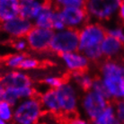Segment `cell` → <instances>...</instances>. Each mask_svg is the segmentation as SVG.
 <instances>
[{"label":"cell","mask_w":124,"mask_h":124,"mask_svg":"<svg viewBox=\"0 0 124 124\" xmlns=\"http://www.w3.org/2000/svg\"><path fill=\"white\" fill-rule=\"evenodd\" d=\"M79 35L78 30L67 28L61 31L54 32L50 45V50L59 56L66 53L78 50Z\"/></svg>","instance_id":"277c9868"},{"label":"cell","mask_w":124,"mask_h":124,"mask_svg":"<svg viewBox=\"0 0 124 124\" xmlns=\"http://www.w3.org/2000/svg\"><path fill=\"white\" fill-rule=\"evenodd\" d=\"M70 124H91L90 121L85 117L76 116L70 120Z\"/></svg>","instance_id":"1f68e13d"},{"label":"cell","mask_w":124,"mask_h":124,"mask_svg":"<svg viewBox=\"0 0 124 124\" xmlns=\"http://www.w3.org/2000/svg\"><path fill=\"white\" fill-rule=\"evenodd\" d=\"M114 107L117 118L121 124H124V100H120L115 102Z\"/></svg>","instance_id":"4dcf8cb0"},{"label":"cell","mask_w":124,"mask_h":124,"mask_svg":"<svg viewBox=\"0 0 124 124\" xmlns=\"http://www.w3.org/2000/svg\"><path fill=\"white\" fill-rule=\"evenodd\" d=\"M20 16V0H0V23Z\"/></svg>","instance_id":"2e32d148"},{"label":"cell","mask_w":124,"mask_h":124,"mask_svg":"<svg viewBox=\"0 0 124 124\" xmlns=\"http://www.w3.org/2000/svg\"><path fill=\"white\" fill-rule=\"evenodd\" d=\"M85 2L84 0H57L54 3V6L57 8H72V7H78V8H85Z\"/></svg>","instance_id":"7402d4cb"},{"label":"cell","mask_w":124,"mask_h":124,"mask_svg":"<svg viewBox=\"0 0 124 124\" xmlns=\"http://www.w3.org/2000/svg\"><path fill=\"white\" fill-rule=\"evenodd\" d=\"M0 79H1V77H0Z\"/></svg>","instance_id":"f35d334b"},{"label":"cell","mask_w":124,"mask_h":124,"mask_svg":"<svg viewBox=\"0 0 124 124\" xmlns=\"http://www.w3.org/2000/svg\"><path fill=\"white\" fill-rule=\"evenodd\" d=\"M121 100H124V79H123V85H122V91H121Z\"/></svg>","instance_id":"e575fe53"},{"label":"cell","mask_w":124,"mask_h":124,"mask_svg":"<svg viewBox=\"0 0 124 124\" xmlns=\"http://www.w3.org/2000/svg\"><path fill=\"white\" fill-rule=\"evenodd\" d=\"M0 124H8V123H7V122H6L4 120H2V119L0 118Z\"/></svg>","instance_id":"d590c367"},{"label":"cell","mask_w":124,"mask_h":124,"mask_svg":"<svg viewBox=\"0 0 124 124\" xmlns=\"http://www.w3.org/2000/svg\"><path fill=\"white\" fill-rule=\"evenodd\" d=\"M91 90L97 93H100L101 95H102L103 97H105L106 99L109 100L111 102V99H110V96H109V93L106 90L104 85L102 83V79L99 78H94V80L93 82V85H92V88Z\"/></svg>","instance_id":"cb8c5ba5"},{"label":"cell","mask_w":124,"mask_h":124,"mask_svg":"<svg viewBox=\"0 0 124 124\" xmlns=\"http://www.w3.org/2000/svg\"><path fill=\"white\" fill-rule=\"evenodd\" d=\"M117 15H118L119 18H120V20H121V22L124 23V0L123 1H121Z\"/></svg>","instance_id":"d6a6232c"},{"label":"cell","mask_w":124,"mask_h":124,"mask_svg":"<svg viewBox=\"0 0 124 124\" xmlns=\"http://www.w3.org/2000/svg\"><path fill=\"white\" fill-rule=\"evenodd\" d=\"M72 83L81 90L87 92L91 90L94 78L88 72H73L70 75Z\"/></svg>","instance_id":"ac0fdd59"},{"label":"cell","mask_w":124,"mask_h":124,"mask_svg":"<svg viewBox=\"0 0 124 124\" xmlns=\"http://www.w3.org/2000/svg\"><path fill=\"white\" fill-rule=\"evenodd\" d=\"M33 27V23L31 21L18 16L16 18L10 20L8 22L1 23V30L9 37L14 39H21L25 38Z\"/></svg>","instance_id":"30bf717a"},{"label":"cell","mask_w":124,"mask_h":124,"mask_svg":"<svg viewBox=\"0 0 124 124\" xmlns=\"http://www.w3.org/2000/svg\"><path fill=\"white\" fill-rule=\"evenodd\" d=\"M65 29H67V26H66L65 23L63 22V20L60 17V16H59V9L57 8L56 16H55V18H54V21H53L52 23V31L54 32H57V31H63Z\"/></svg>","instance_id":"f1b7e54d"},{"label":"cell","mask_w":124,"mask_h":124,"mask_svg":"<svg viewBox=\"0 0 124 124\" xmlns=\"http://www.w3.org/2000/svg\"><path fill=\"white\" fill-rule=\"evenodd\" d=\"M54 31L49 29H43L33 26L25 37L28 47L34 51H44L50 49Z\"/></svg>","instance_id":"ba28073f"},{"label":"cell","mask_w":124,"mask_h":124,"mask_svg":"<svg viewBox=\"0 0 124 124\" xmlns=\"http://www.w3.org/2000/svg\"><path fill=\"white\" fill-rule=\"evenodd\" d=\"M79 46L78 51L84 52L85 50L100 46L106 37V28L99 23L88 22L78 30Z\"/></svg>","instance_id":"3957f363"},{"label":"cell","mask_w":124,"mask_h":124,"mask_svg":"<svg viewBox=\"0 0 124 124\" xmlns=\"http://www.w3.org/2000/svg\"><path fill=\"white\" fill-rule=\"evenodd\" d=\"M63 83L64 81L61 78L55 76H47L43 78V84L48 87V89L56 90Z\"/></svg>","instance_id":"484cf974"},{"label":"cell","mask_w":124,"mask_h":124,"mask_svg":"<svg viewBox=\"0 0 124 124\" xmlns=\"http://www.w3.org/2000/svg\"><path fill=\"white\" fill-rule=\"evenodd\" d=\"M13 48L17 53H23V51L27 50V48H29V47L26 39L21 38V39H16V40H14Z\"/></svg>","instance_id":"f546056e"},{"label":"cell","mask_w":124,"mask_h":124,"mask_svg":"<svg viewBox=\"0 0 124 124\" xmlns=\"http://www.w3.org/2000/svg\"><path fill=\"white\" fill-rule=\"evenodd\" d=\"M110 101L92 90L85 92L80 100V107L85 118L90 121L94 119L108 106Z\"/></svg>","instance_id":"52a82bcc"},{"label":"cell","mask_w":124,"mask_h":124,"mask_svg":"<svg viewBox=\"0 0 124 124\" xmlns=\"http://www.w3.org/2000/svg\"><path fill=\"white\" fill-rule=\"evenodd\" d=\"M1 58H2V57H1V54H0V59H1Z\"/></svg>","instance_id":"74e56055"},{"label":"cell","mask_w":124,"mask_h":124,"mask_svg":"<svg viewBox=\"0 0 124 124\" xmlns=\"http://www.w3.org/2000/svg\"><path fill=\"white\" fill-rule=\"evenodd\" d=\"M57 7L52 3L46 2L42 11L37 16V18L34 20L32 23L33 26L39 28L49 29L52 30V23L56 16Z\"/></svg>","instance_id":"5bb4252c"},{"label":"cell","mask_w":124,"mask_h":124,"mask_svg":"<svg viewBox=\"0 0 124 124\" xmlns=\"http://www.w3.org/2000/svg\"><path fill=\"white\" fill-rule=\"evenodd\" d=\"M100 78L108 92L111 101L121 100L124 79V63L116 59H106L100 65Z\"/></svg>","instance_id":"6da1fadb"},{"label":"cell","mask_w":124,"mask_h":124,"mask_svg":"<svg viewBox=\"0 0 124 124\" xmlns=\"http://www.w3.org/2000/svg\"><path fill=\"white\" fill-rule=\"evenodd\" d=\"M39 64H40V62L37 59L31 58V57H25V59L22 62L19 69L24 72L31 71V70L36 69L39 67Z\"/></svg>","instance_id":"d4e9b609"},{"label":"cell","mask_w":124,"mask_h":124,"mask_svg":"<svg viewBox=\"0 0 124 124\" xmlns=\"http://www.w3.org/2000/svg\"><path fill=\"white\" fill-rule=\"evenodd\" d=\"M5 91H6V86L0 80V102H2L4 100V94H5Z\"/></svg>","instance_id":"836d02e7"},{"label":"cell","mask_w":124,"mask_h":124,"mask_svg":"<svg viewBox=\"0 0 124 124\" xmlns=\"http://www.w3.org/2000/svg\"><path fill=\"white\" fill-rule=\"evenodd\" d=\"M1 82L6 87H23L33 86V83L29 75L20 69L10 70L1 78Z\"/></svg>","instance_id":"7c38bea8"},{"label":"cell","mask_w":124,"mask_h":124,"mask_svg":"<svg viewBox=\"0 0 124 124\" xmlns=\"http://www.w3.org/2000/svg\"><path fill=\"white\" fill-rule=\"evenodd\" d=\"M60 112L66 114H71L78 111L80 104L78 87L72 82H65L56 89Z\"/></svg>","instance_id":"8992f818"},{"label":"cell","mask_w":124,"mask_h":124,"mask_svg":"<svg viewBox=\"0 0 124 124\" xmlns=\"http://www.w3.org/2000/svg\"><path fill=\"white\" fill-rule=\"evenodd\" d=\"M8 124H16V123H14V122H11V123H8Z\"/></svg>","instance_id":"8d00e7d4"},{"label":"cell","mask_w":124,"mask_h":124,"mask_svg":"<svg viewBox=\"0 0 124 124\" xmlns=\"http://www.w3.org/2000/svg\"><path fill=\"white\" fill-rule=\"evenodd\" d=\"M39 99H40V102L41 103L44 112H51V113H55V114L61 112L59 100L57 97L56 90L47 89L43 93H40Z\"/></svg>","instance_id":"e0dca14e"},{"label":"cell","mask_w":124,"mask_h":124,"mask_svg":"<svg viewBox=\"0 0 124 124\" xmlns=\"http://www.w3.org/2000/svg\"><path fill=\"white\" fill-rule=\"evenodd\" d=\"M82 53L86 57V59L89 61L98 62V61H101L102 59V58H103L102 53V50H101V45L91 48V49H88V50H85L84 52Z\"/></svg>","instance_id":"603a6c76"},{"label":"cell","mask_w":124,"mask_h":124,"mask_svg":"<svg viewBox=\"0 0 124 124\" xmlns=\"http://www.w3.org/2000/svg\"><path fill=\"white\" fill-rule=\"evenodd\" d=\"M92 124H121L117 118L115 112L114 103L110 102L106 107L93 121H91Z\"/></svg>","instance_id":"d6986e66"},{"label":"cell","mask_w":124,"mask_h":124,"mask_svg":"<svg viewBox=\"0 0 124 124\" xmlns=\"http://www.w3.org/2000/svg\"><path fill=\"white\" fill-rule=\"evenodd\" d=\"M60 59L66 68L69 71L73 72H84L88 68L90 61L80 51L66 53L60 55Z\"/></svg>","instance_id":"8fae6325"},{"label":"cell","mask_w":124,"mask_h":124,"mask_svg":"<svg viewBox=\"0 0 124 124\" xmlns=\"http://www.w3.org/2000/svg\"><path fill=\"white\" fill-rule=\"evenodd\" d=\"M121 3V0H88L85 9L89 18L106 21L117 15Z\"/></svg>","instance_id":"5b68a950"},{"label":"cell","mask_w":124,"mask_h":124,"mask_svg":"<svg viewBox=\"0 0 124 124\" xmlns=\"http://www.w3.org/2000/svg\"><path fill=\"white\" fill-rule=\"evenodd\" d=\"M59 13L63 22L65 23L67 28L78 31L88 23L89 16L85 8H60L59 9Z\"/></svg>","instance_id":"9c48e42d"},{"label":"cell","mask_w":124,"mask_h":124,"mask_svg":"<svg viewBox=\"0 0 124 124\" xmlns=\"http://www.w3.org/2000/svg\"><path fill=\"white\" fill-rule=\"evenodd\" d=\"M43 112L37 96L22 100L14 108L13 122L16 124H37Z\"/></svg>","instance_id":"7a4b0ae2"},{"label":"cell","mask_w":124,"mask_h":124,"mask_svg":"<svg viewBox=\"0 0 124 124\" xmlns=\"http://www.w3.org/2000/svg\"><path fill=\"white\" fill-rule=\"evenodd\" d=\"M25 55L23 53H14L7 57L5 60V64L11 70H16L20 68V66L25 59Z\"/></svg>","instance_id":"ffe728a7"},{"label":"cell","mask_w":124,"mask_h":124,"mask_svg":"<svg viewBox=\"0 0 124 124\" xmlns=\"http://www.w3.org/2000/svg\"><path fill=\"white\" fill-rule=\"evenodd\" d=\"M4 101L7 102L15 107L21 100L19 99L14 87H6V91H5V94H4Z\"/></svg>","instance_id":"4316f807"},{"label":"cell","mask_w":124,"mask_h":124,"mask_svg":"<svg viewBox=\"0 0 124 124\" xmlns=\"http://www.w3.org/2000/svg\"><path fill=\"white\" fill-rule=\"evenodd\" d=\"M14 106L8 103L6 101L0 102V118L7 122L11 123L13 122L14 119Z\"/></svg>","instance_id":"44dd1931"},{"label":"cell","mask_w":124,"mask_h":124,"mask_svg":"<svg viewBox=\"0 0 124 124\" xmlns=\"http://www.w3.org/2000/svg\"><path fill=\"white\" fill-rule=\"evenodd\" d=\"M124 46L119 40L106 35L101 43V50L103 58L106 59H115L123 51Z\"/></svg>","instance_id":"9a60e30c"},{"label":"cell","mask_w":124,"mask_h":124,"mask_svg":"<svg viewBox=\"0 0 124 124\" xmlns=\"http://www.w3.org/2000/svg\"><path fill=\"white\" fill-rule=\"evenodd\" d=\"M106 33L109 36H112L119 40L124 46V28L121 26H112L106 28Z\"/></svg>","instance_id":"83f0119b"},{"label":"cell","mask_w":124,"mask_h":124,"mask_svg":"<svg viewBox=\"0 0 124 124\" xmlns=\"http://www.w3.org/2000/svg\"><path fill=\"white\" fill-rule=\"evenodd\" d=\"M45 3L40 0H20V16L33 22L42 11Z\"/></svg>","instance_id":"4fadbf2b"}]
</instances>
